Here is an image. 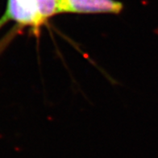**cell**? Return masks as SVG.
Instances as JSON below:
<instances>
[{
	"label": "cell",
	"instance_id": "2",
	"mask_svg": "<svg viewBox=\"0 0 158 158\" xmlns=\"http://www.w3.org/2000/svg\"><path fill=\"white\" fill-rule=\"evenodd\" d=\"M123 4L114 0H58L59 13L118 14Z\"/></svg>",
	"mask_w": 158,
	"mask_h": 158
},
{
	"label": "cell",
	"instance_id": "1",
	"mask_svg": "<svg viewBox=\"0 0 158 158\" xmlns=\"http://www.w3.org/2000/svg\"><path fill=\"white\" fill-rule=\"evenodd\" d=\"M47 21L37 0H8L4 14L0 18V28L8 22H15L18 27H30L38 31Z\"/></svg>",
	"mask_w": 158,
	"mask_h": 158
}]
</instances>
